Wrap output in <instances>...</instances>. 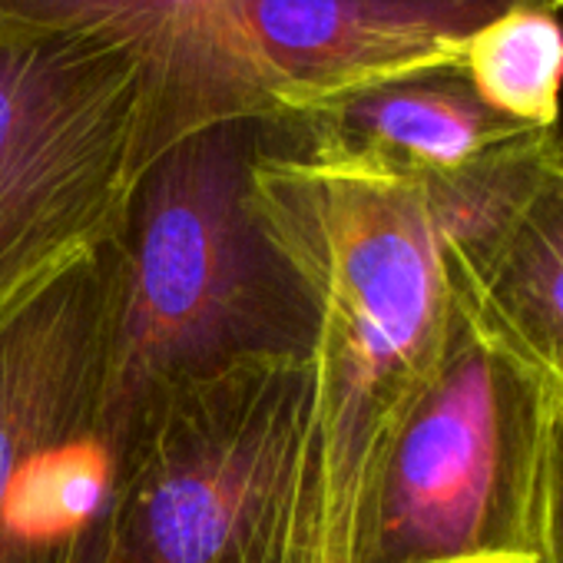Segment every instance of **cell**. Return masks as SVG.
I'll return each mask as SVG.
<instances>
[{
	"instance_id": "4",
	"label": "cell",
	"mask_w": 563,
	"mask_h": 563,
	"mask_svg": "<svg viewBox=\"0 0 563 563\" xmlns=\"http://www.w3.org/2000/svg\"><path fill=\"white\" fill-rule=\"evenodd\" d=\"M560 401L454 299L444 355L382 457L352 563H530Z\"/></svg>"
},
{
	"instance_id": "9",
	"label": "cell",
	"mask_w": 563,
	"mask_h": 563,
	"mask_svg": "<svg viewBox=\"0 0 563 563\" xmlns=\"http://www.w3.org/2000/svg\"><path fill=\"white\" fill-rule=\"evenodd\" d=\"M289 120L312 150L411 183L530 133L484 107L461 64L398 74Z\"/></svg>"
},
{
	"instance_id": "10",
	"label": "cell",
	"mask_w": 563,
	"mask_h": 563,
	"mask_svg": "<svg viewBox=\"0 0 563 563\" xmlns=\"http://www.w3.org/2000/svg\"><path fill=\"white\" fill-rule=\"evenodd\" d=\"M448 286L484 332L563 398V153L497 242L471 268L448 275Z\"/></svg>"
},
{
	"instance_id": "3",
	"label": "cell",
	"mask_w": 563,
	"mask_h": 563,
	"mask_svg": "<svg viewBox=\"0 0 563 563\" xmlns=\"http://www.w3.org/2000/svg\"><path fill=\"white\" fill-rule=\"evenodd\" d=\"M312 398V355L143 395L107 563H299Z\"/></svg>"
},
{
	"instance_id": "7",
	"label": "cell",
	"mask_w": 563,
	"mask_h": 563,
	"mask_svg": "<svg viewBox=\"0 0 563 563\" xmlns=\"http://www.w3.org/2000/svg\"><path fill=\"white\" fill-rule=\"evenodd\" d=\"M510 4L517 0H239V24L275 117H299L398 74L461 64L464 41Z\"/></svg>"
},
{
	"instance_id": "2",
	"label": "cell",
	"mask_w": 563,
	"mask_h": 563,
	"mask_svg": "<svg viewBox=\"0 0 563 563\" xmlns=\"http://www.w3.org/2000/svg\"><path fill=\"white\" fill-rule=\"evenodd\" d=\"M272 120L196 130L143 166L113 239L117 378L130 401L242 362L312 355L306 282L252 199Z\"/></svg>"
},
{
	"instance_id": "5",
	"label": "cell",
	"mask_w": 563,
	"mask_h": 563,
	"mask_svg": "<svg viewBox=\"0 0 563 563\" xmlns=\"http://www.w3.org/2000/svg\"><path fill=\"white\" fill-rule=\"evenodd\" d=\"M107 242L0 325V563H107L136 424Z\"/></svg>"
},
{
	"instance_id": "12",
	"label": "cell",
	"mask_w": 563,
	"mask_h": 563,
	"mask_svg": "<svg viewBox=\"0 0 563 563\" xmlns=\"http://www.w3.org/2000/svg\"><path fill=\"white\" fill-rule=\"evenodd\" d=\"M530 563H563V401L553 418L543 494H540V523H537V553Z\"/></svg>"
},
{
	"instance_id": "6",
	"label": "cell",
	"mask_w": 563,
	"mask_h": 563,
	"mask_svg": "<svg viewBox=\"0 0 563 563\" xmlns=\"http://www.w3.org/2000/svg\"><path fill=\"white\" fill-rule=\"evenodd\" d=\"M150 156L136 54L0 24V325L117 239Z\"/></svg>"
},
{
	"instance_id": "8",
	"label": "cell",
	"mask_w": 563,
	"mask_h": 563,
	"mask_svg": "<svg viewBox=\"0 0 563 563\" xmlns=\"http://www.w3.org/2000/svg\"><path fill=\"white\" fill-rule=\"evenodd\" d=\"M0 24L136 54L153 87V156L225 120L275 117L249 64L239 0H0Z\"/></svg>"
},
{
	"instance_id": "1",
	"label": "cell",
	"mask_w": 563,
	"mask_h": 563,
	"mask_svg": "<svg viewBox=\"0 0 563 563\" xmlns=\"http://www.w3.org/2000/svg\"><path fill=\"white\" fill-rule=\"evenodd\" d=\"M252 199L316 316L299 563H352L382 457L448 345L454 296L438 235L421 183L312 150L289 117L268 123Z\"/></svg>"
},
{
	"instance_id": "11",
	"label": "cell",
	"mask_w": 563,
	"mask_h": 563,
	"mask_svg": "<svg viewBox=\"0 0 563 563\" xmlns=\"http://www.w3.org/2000/svg\"><path fill=\"white\" fill-rule=\"evenodd\" d=\"M474 93L523 130L560 126L563 24L540 0H517L484 21L461 51Z\"/></svg>"
},
{
	"instance_id": "13",
	"label": "cell",
	"mask_w": 563,
	"mask_h": 563,
	"mask_svg": "<svg viewBox=\"0 0 563 563\" xmlns=\"http://www.w3.org/2000/svg\"><path fill=\"white\" fill-rule=\"evenodd\" d=\"M547 8H550L553 14H563V0H547Z\"/></svg>"
}]
</instances>
